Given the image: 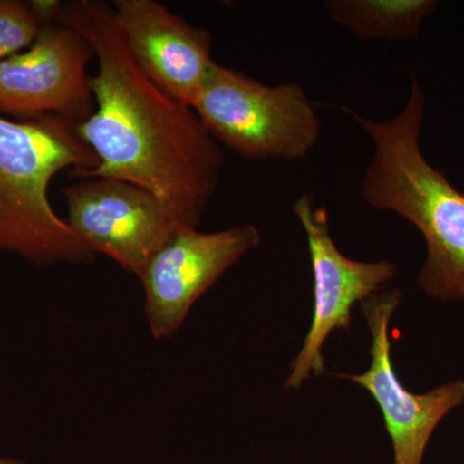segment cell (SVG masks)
Returning <instances> with one entry per match:
<instances>
[{"label": "cell", "instance_id": "1", "mask_svg": "<svg viewBox=\"0 0 464 464\" xmlns=\"http://www.w3.org/2000/svg\"><path fill=\"white\" fill-rule=\"evenodd\" d=\"M57 20L91 45L99 69L91 78L93 114L78 127L97 158L81 179H115L166 201L183 225L198 228L226 164L221 145L191 106L155 84L128 51L111 5H63Z\"/></svg>", "mask_w": 464, "mask_h": 464}, {"label": "cell", "instance_id": "2", "mask_svg": "<svg viewBox=\"0 0 464 464\" xmlns=\"http://www.w3.org/2000/svg\"><path fill=\"white\" fill-rule=\"evenodd\" d=\"M426 94L411 72L404 108L377 121L344 108L374 145L362 177V200L404 218L422 235L426 258L417 284L439 301H464V192L432 166L420 148Z\"/></svg>", "mask_w": 464, "mask_h": 464}, {"label": "cell", "instance_id": "3", "mask_svg": "<svg viewBox=\"0 0 464 464\" xmlns=\"http://www.w3.org/2000/svg\"><path fill=\"white\" fill-rule=\"evenodd\" d=\"M96 166L78 125L0 115V252L38 266L93 264L96 253L52 206L50 186L65 169L76 176Z\"/></svg>", "mask_w": 464, "mask_h": 464}, {"label": "cell", "instance_id": "4", "mask_svg": "<svg viewBox=\"0 0 464 464\" xmlns=\"http://www.w3.org/2000/svg\"><path fill=\"white\" fill-rule=\"evenodd\" d=\"M192 109L219 145L249 160H301L322 139L301 84L266 85L219 63Z\"/></svg>", "mask_w": 464, "mask_h": 464}, {"label": "cell", "instance_id": "5", "mask_svg": "<svg viewBox=\"0 0 464 464\" xmlns=\"http://www.w3.org/2000/svg\"><path fill=\"white\" fill-rule=\"evenodd\" d=\"M65 198L72 231L96 255H105L137 279L186 226L166 201L121 179H87L67 186Z\"/></svg>", "mask_w": 464, "mask_h": 464}, {"label": "cell", "instance_id": "6", "mask_svg": "<svg viewBox=\"0 0 464 464\" xmlns=\"http://www.w3.org/2000/svg\"><path fill=\"white\" fill-rule=\"evenodd\" d=\"M92 56L74 27L48 24L29 48L0 61V115L54 116L79 127L96 106L87 74Z\"/></svg>", "mask_w": 464, "mask_h": 464}, {"label": "cell", "instance_id": "7", "mask_svg": "<svg viewBox=\"0 0 464 464\" xmlns=\"http://www.w3.org/2000/svg\"><path fill=\"white\" fill-rule=\"evenodd\" d=\"M259 244L261 234L255 225L216 232H200L188 226L179 228L139 277L152 337H173L198 299Z\"/></svg>", "mask_w": 464, "mask_h": 464}, {"label": "cell", "instance_id": "8", "mask_svg": "<svg viewBox=\"0 0 464 464\" xmlns=\"http://www.w3.org/2000/svg\"><path fill=\"white\" fill-rule=\"evenodd\" d=\"M306 232L314 274V317L304 346L292 365L285 390L301 389L311 375L325 372L323 347L337 329H350L351 310L357 302L375 295L396 276L391 261L362 262L346 257L335 246L329 217L324 207H315L313 195L304 194L293 206Z\"/></svg>", "mask_w": 464, "mask_h": 464}, {"label": "cell", "instance_id": "9", "mask_svg": "<svg viewBox=\"0 0 464 464\" xmlns=\"http://www.w3.org/2000/svg\"><path fill=\"white\" fill-rule=\"evenodd\" d=\"M401 302L393 289L362 302L372 334L371 366L362 374H337L373 396L393 445V464H422L436 427L464 404V380L448 382L426 393L411 392L400 382L391 356L390 323Z\"/></svg>", "mask_w": 464, "mask_h": 464}, {"label": "cell", "instance_id": "10", "mask_svg": "<svg viewBox=\"0 0 464 464\" xmlns=\"http://www.w3.org/2000/svg\"><path fill=\"white\" fill-rule=\"evenodd\" d=\"M111 8L137 65L161 90L194 108L217 63L209 30L157 0H115Z\"/></svg>", "mask_w": 464, "mask_h": 464}, {"label": "cell", "instance_id": "11", "mask_svg": "<svg viewBox=\"0 0 464 464\" xmlns=\"http://www.w3.org/2000/svg\"><path fill=\"white\" fill-rule=\"evenodd\" d=\"M324 11L335 25L364 41L401 42L418 38L436 0H325Z\"/></svg>", "mask_w": 464, "mask_h": 464}, {"label": "cell", "instance_id": "12", "mask_svg": "<svg viewBox=\"0 0 464 464\" xmlns=\"http://www.w3.org/2000/svg\"><path fill=\"white\" fill-rule=\"evenodd\" d=\"M45 25L34 2L0 0V61L29 48Z\"/></svg>", "mask_w": 464, "mask_h": 464}, {"label": "cell", "instance_id": "13", "mask_svg": "<svg viewBox=\"0 0 464 464\" xmlns=\"http://www.w3.org/2000/svg\"><path fill=\"white\" fill-rule=\"evenodd\" d=\"M0 464H27L24 460L16 459V458L0 456Z\"/></svg>", "mask_w": 464, "mask_h": 464}]
</instances>
